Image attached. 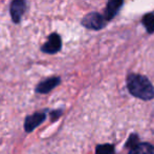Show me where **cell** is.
<instances>
[{
    "instance_id": "obj_1",
    "label": "cell",
    "mask_w": 154,
    "mask_h": 154,
    "mask_svg": "<svg viewBox=\"0 0 154 154\" xmlns=\"http://www.w3.org/2000/svg\"><path fill=\"white\" fill-rule=\"evenodd\" d=\"M127 87L133 96L143 100H150L154 97V87L147 77L138 74H130L127 78Z\"/></svg>"
},
{
    "instance_id": "obj_2",
    "label": "cell",
    "mask_w": 154,
    "mask_h": 154,
    "mask_svg": "<svg viewBox=\"0 0 154 154\" xmlns=\"http://www.w3.org/2000/svg\"><path fill=\"white\" fill-rule=\"evenodd\" d=\"M81 23L86 29L97 31L106 25V19L99 13H89L82 19Z\"/></svg>"
},
{
    "instance_id": "obj_3",
    "label": "cell",
    "mask_w": 154,
    "mask_h": 154,
    "mask_svg": "<svg viewBox=\"0 0 154 154\" xmlns=\"http://www.w3.org/2000/svg\"><path fill=\"white\" fill-rule=\"evenodd\" d=\"M62 40L59 34L53 33L48 36L47 41L41 47V51L45 54H56L61 50Z\"/></svg>"
},
{
    "instance_id": "obj_4",
    "label": "cell",
    "mask_w": 154,
    "mask_h": 154,
    "mask_svg": "<svg viewBox=\"0 0 154 154\" xmlns=\"http://www.w3.org/2000/svg\"><path fill=\"white\" fill-rule=\"evenodd\" d=\"M25 10H26V2H25V0H13L10 8L11 17H12L13 22H20Z\"/></svg>"
},
{
    "instance_id": "obj_5",
    "label": "cell",
    "mask_w": 154,
    "mask_h": 154,
    "mask_svg": "<svg viewBox=\"0 0 154 154\" xmlns=\"http://www.w3.org/2000/svg\"><path fill=\"white\" fill-rule=\"evenodd\" d=\"M46 118V113L45 112H36L32 115L26 116L24 120V130L25 132H32L36 129L37 127L41 125Z\"/></svg>"
},
{
    "instance_id": "obj_6",
    "label": "cell",
    "mask_w": 154,
    "mask_h": 154,
    "mask_svg": "<svg viewBox=\"0 0 154 154\" xmlns=\"http://www.w3.org/2000/svg\"><path fill=\"white\" fill-rule=\"evenodd\" d=\"M61 82V78L58 77V76H55V77H49V78H46L45 80L41 81L38 86L36 87L35 91L39 94H47L49 93L51 90L58 87Z\"/></svg>"
},
{
    "instance_id": "obj_7",
    "label": "cell",
    "mask_w": 154,
    "mask_h": 154,
    "mask_svg": "<svg viewBox=\"0 0 154 154\" xmlns=\"http://www.w3.org/2000/svg\"><path fill=\"white\" fill-rule=\"evenodd\" d=\"M124 3V0H108L107 8L105 10V16L104 18L106 20H111L120 11L121 6Z\"/></svg>"
},
{
    "instance_id": "obj_8",
    "label": "cell",
    "mask_w": 154,
    "mask_h": 154,
    "mask_svg": "<svg viewBox=\"0 0 154 154\" xmlns=\"http://www.w3.org/2000/svg\"><path fill=\"white\" fill-rule=\"evenodd\" d=\"M129 154H154V146L148 143L137 144L133 148H131Z\"/></svg>"
},
{
    "instance_id": "obj_9",
    "label": "cell",
    "mask_w": 154,
    "mask_h": 154,
    "mask_svg": "<svg viewBox=\"0 0 154 154\" xmlns=\"http://www.w3.org/2000/svg\"><path fill=\"white\" fill-rule=\"evenodd\" d=\"M143 25L146 28L147 32L148 33H153L154 32V14H146L144 17H143Z\"/></svg>"
},
{
    "instance_id": "obj_10",
    "label": "cell",
    "mask_w": 154,
    "mask_h": 154,
    "mask_svg": "<svg viewBox=\"0 0 154 154\" xmlns=\"http://www.w3.org/2000/svg\"><path fill=\"white\" fill-rule=\"evenodd\" d=\"M95 154H114V147L112 145H99L95 149Z\"/></svg>"
},
{
    "instance_id": "obj_11",
    "label": "cell",
    "mask_w": 154,
    "mask_h": 154,
    "mask_svg": "<svg viewBox=\"0 0 154 154\" xmlns=\"http://www.w3.org/2000/svg\"><path fill=\"white\" fill-rule=\"evenodd\" d=\"M136 145H137V136L131 135L129 138V140H128V143H127V147L131 146V148H133V147L136 146Z\"/></svg>"
},
{
    "instance_id": "obj_12",
    "label": "cell",
    "mask_w": 154,
    "mask_h": 154,
    "mask_svg": "<svg viewBox=\"0 0 154 154\" xmlns=\"http://www.w3.org/2000/svg\"><path fill=\"white\" fill-rule=\"evenodd\" d=\"M62 115V110H55V111L51 112V121H55Z\"/></svg>"
}]
</instances>
